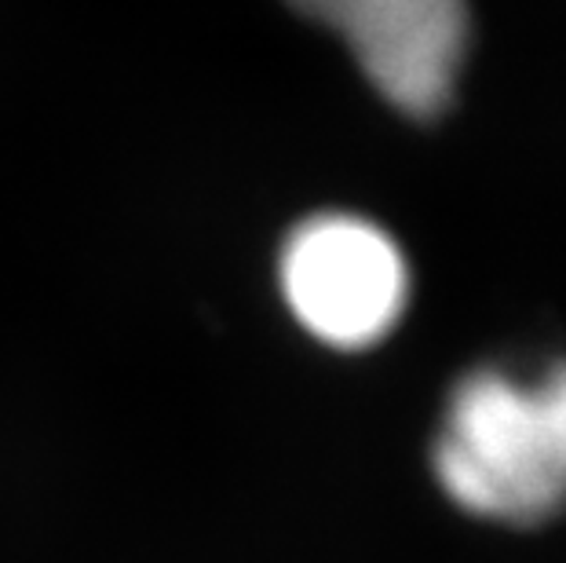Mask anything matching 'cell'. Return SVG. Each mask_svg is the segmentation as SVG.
<instances>
[{
	"label": "cell",
	"mask_w": 566,
	"mask_h": 563,
	"mask_svg": "<svg viewBox=\"0 0 566 563\" xmlns=\"http://www.w3.org/2000/svg\"><path fill=\"white\" fill-rule=\"evenodd\" d=\"M282 293L315 341L363 352L399 326L409 268L395 238L377 223L352 212H322L289 234Z\"/></svg>",
	"instance_id": "obj_2"
},
{
	"label": "cell",
	"mask_w": 566,
	"mask_h": 563,
	"mask_svg": "<svg viewBox=\"0 0 566 563\" xmlns=\"http://www.w3.org/2000/svg\"><path fill=\"white\" fill-rule=\"evenodd\" d=\"M352 48L384 100L409 117H439L468 52V0H289Z\"/></svg>",
	"instance_id": "obj_3"
},
{
	"label": "cell",
	"mask_w": 566,
	"mask_h": 563,
	"mask_svg": "<svg viewBox=\"0 0 566 563\" xmlns=\"http://www.w3.org/2000/svg\"><path fill=\"white\" fill-rule=\"evenodd\" d=\"M431 472L468 517L520 531L566 517V358L537 377L464 374L446 399Z\"/></svg>",
	"instance_id": "obj_1"
}]
</instances>
